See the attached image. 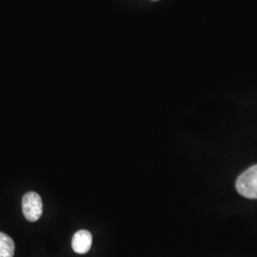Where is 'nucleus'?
<instances>
[{"label":"nucleus","mask_w":257,"mask_h":257,"mask_svg":"<svg viewBox=\"0 0 257 257\" xmlns=\"http://www.w3.org/2000/svg\"><path fill=\"white\" fill-rule=\"evenodd\" d=\"M22 211L28 221L38 220L43 212V204L40 195L35 192L26 193L22 198Z\"/></svg>","instance_id":"f03ea898"},{"label":"nucleus","mask_w":257,"mask_h":257,"mask_svg":"<svg viewBox=\"0 0 257 257\" xmlns=\"http://www.w3.org/2000/svg\"><path fill=\"white\" fill-rule=\"evenodd\" d=\"M235 187L240 195L248 199H257V164L239 175Z\"/></svg>","instance_id":"f257e3e1"},{"label":"nucleus","mask_w":257,"mask_h":257,"mask_svg":"<svg viewBox=\"0 0 257 257\" xmlns=\"http://www.w3.org/2000/svg\"><path fill=\"white\" fill-rule=\"evenodd\" d=\"M16 245L14 240L0 231V257H14Z\"/></svg>","instance_id":"20e7f679"},{"label":"nucleus","mask_w":257,"mask_h":257,"mask_svg":"<svg viewBox=\"0 0 257 257\" xmlns=\"http://www.w3.org/2000/svg\"><path fill=\"white\" fill-rule=\"evenodd\" d=\"M92 235L89 230H80L74 233L72 247L76 253H87L92 248Z\"/></svg>","instance_id":"7ed1b4c3"}]
</instances>
